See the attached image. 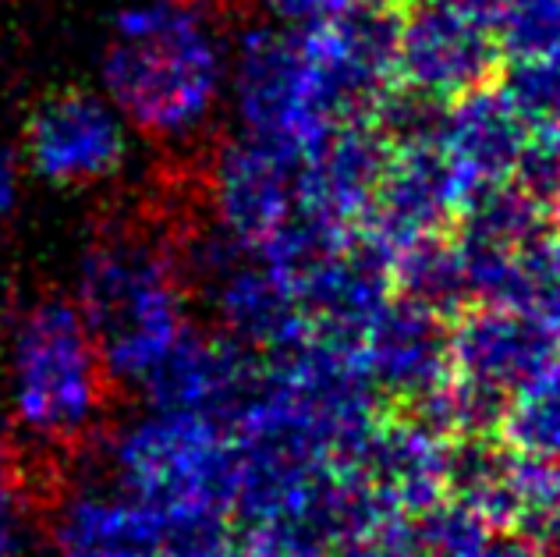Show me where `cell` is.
I'll list each match as a JSON object with an SVG mask.
<instances>
[{
    "instance_id": "1",
    "label": "cell",
    "mask_w": 560,
    "mask_h": 557,
    "mask_svg": "<svg viewBox=\"0 0 560 557\" xmlns=\"http://www.w3.org/2000/svg\"><path fill=\"white\" fill-rule=\"evenodd\" d=\"M231 36L217 0H125L100 79L128 128L202 164L224 136Z\"/></svg>"
},
{
    "instance_id": "2",
    "label": "cell",
    "mask_w": 560,
    "mask_h": 557,
    "mask_svg": "<svg viewBox=\"0 0 560 557\" xmlns=\"http://www.w3.org/2000/svg\"><path fill=\"white\" fill-rule=\"evenodd\" d=\"M171 202L100 228L79 267V313L110 384L139 387L188 327V295L171 259Z\"/></svg>"
},
{
    "instance_id": "3",
    "label": "cell",
    "mask_w": 560,
    "mask_h": 557,
    "mask_svg": "<svg viewBox=\"0 0 560 557\" xmlns=\"http://www.w3.org/2000/svg\"><path fill=\"white\" fill-rule=\"evenodd\" d=\"M110 402L93 334L79 305L43 295L22 313L11 345V408L25 437L43 448L90 441Z\"/></svg>"
},
{
    "instance_id": "4",
    "label": "cell",
    "mask_w": 560,
    "mask_h": 557,
    "mask_svg": "<svg viewBox=\"0 0 560 557\" xmlns=\"http://www.w3.org/2000/svg\"><path fill=\"white\" fill-rule=\"evenodd\" d=\"M107 468L117 490L160 519L188 508L231 511L234 448L228 430L206 416L150 408L121 422L107 441Z\"/></svg>"
},
{
    "instance_id": "5",
    "label": "cell",
    "mask_w": 560,
    "mask_h": 557,
    "mask_svg": "<svg viewBox=\"0 0 560 557\" xmlns=\"http://www.w3.org/2000/svg\"><path fill=\"white\" fill-rule=\"evenodd\" d=\"M228 104L234 121L256 139H267L308 156L337 128L323 104L316 65L302 28L248 22L231 36Z\"/></svg>"
},
{
    "instance_id": "6",
    "label": "cell",
    "mask_w": 560,
    "mask_h": 557,
    "mask_svg": "<svg viewBox=\"0 0 560 557\" xmlns=\"http://www.w3.org/2000/svg\"><path fill=\"white\" fill-rule=\"evenodd\" d=\"M267 359L217 327H185L139 391L150 408L196 413L231 430L238 413L256 398Z\"/></svg>"
},
{
    "instance_id": "7",
    "label": "cell",
    "mask_w": 560,
    "mask_h": 557,
    "mask_svg": "<svg viewBox=\"0 0 560 557\" xmlns=\"http://www.w3.org/2000/svg\"><path fill=\"white\" fill-rule=\"evenodd\" d=\"M128 121L103 93L57 90L25 121V156L54 185H100L128 164Z\"/></svg>"
},
{
    "instance_id": "8",
    "label": "cell",
    "mask_w": 560,
    "mask_h": 557,
    "mask_svg": "<svg viewBox=\"0 0 560 557\" xmlns=\"http://www.w3.org/2000/svg\"><path fill=\"white\" fill-rule=\"evenodd\" d=\"M302 160L294 150L248 131L220 136L202 160L206 207L245 245H259L299 207Z\"/></svg>"
},
{
    "instance_id": "9",
    "label": "cell",
    "mask_w": 560,
    "mask_h": 557,
    "mask_svg": "<svg viewBox=\"0 0 560 557\" xmlns=\"http://www.w3.org/2000/svg\"><path fill=\"white\" fill-rule=\"evenodd\" d=\"M504 57L497 50L490 25L444 4L416 0L401 8L397 22V82L454 100L490 85L500 76Z\"/></svg>"
},
{
    "instance_id": "10",
    "label": "cell",
    "mask_w": 560,
    "mask_h": 557,
    "mask_svg": "<svg viewBox=\"0 0 560 557\" xmlns=\"http://www.w3.org/2000/svg\"><path fill=\"white\" fill-rule=\"evenodd\" d=\"M359 359L383 408H408L430 398L454 373L451 320L390 295L365 330Z\"/></svg>"
},
{
    "instance_id": "11",
    "label": "cell",
    "mask_w": 560,
    "mask_h": 557,
    "mask_svg": "<svg viewBox=\"0 0 560 557\" xmlns=\"http://www.w3.org/2000/svg\"><path fill=\"white\" fill-rule=\"evenodd\" d=\"M302 299L308 337L359 351L373 316L394 295L390 248L362 224L351 228L348 242L294 288Z\"/></svg>"
},
{
    "instance_id": "12",
    "label": "cell",
    "mask_w": 560,
    "mask_h": 557,
    "mask_svg": "<svg viewBox=\"0 0 560 557\" xmlns=\"http://www.w3.org/2000/svg\"><path fill=\"white\" fill-rule=\"evenodd\" d=\"M462 202L465 185L444 146H397L390 150L387 171H383L376 196L359 224L394 253L397 245L419 239V234L454 231Z\"/></svg>"
},
{
    "instance_id": "13",
    "label": "cell",
    "mask_w": 560,
    "mask_h": 557,
    "mask_svg": "<svg viewBox=\"0 0 560 557\" xmlns=\"http://www.w3.org/2000/svg\"><path fill=\"white\" fill-rule=\"evenodd\" d=\"M447 444L405 413L383 408L373 430L334 468L362 479L397 515H419L447 497Z\"/></svg>"
},
{
    "instance_id": "14",
    "label": "cell",
    "mask_w": 560,
    "mask_h": 557,
    "mask_svg": "<svg viewBox=\"0 0 560 557\" xmlns=\"http://www.w3.org/2000/svg\"><path fill=\"white\" fill-rule=\"evenodd\" d=\"M560 337L536 313L511 305H471L451 324L454 373L514 398L557 359Z\"/></svg>"
},
{
    "instance_id": "15",
    "label": "cell",
    "mask_w": 560,
    "mask_h": 557,
    "mask_svg": "<svg viewBox=\"0 0 560 557\" xmlns=\"http://www.w3.org/2000/svg\"><path fill=\"white\" fill-rule=\"evenodd\" d=\"M202 305L210 310L217 330L262 359L284 356L308 337L299 291L288 277L267 267L256 248L202 299Z\"/></svg>"
},
{
    "instance_id": "16",
    "label": "cell",
    "mask_w": 560,
    "mask_h": 557,
    "mask_svg": "<svg viewBox=\"0 0 560 557\" xmlns=\"http://www.w3.org/2000/svg\"><path fill=\"white\" fill-rule=\"evenodd\" d=\"M57 557H164V519L125 490L79 487L54 511Z\"/></svg>"
},
{
    "instance_id": "17",
    "label": "cell",
    "mask_w": 560,
    "mask_h": 557,
    "mask_svg": "<svg viewBox=\"0 0 560 557\" xmlns=\"http://www.w3.org/2000/svg\"><path fill=\"white\" fill-rule=\"evenodd\" d=\"M390 142L373 121H351L334 128L313 153L302 160L299 202L341 224H359L387 171Z\"/></svg>"
},
{
    "instance_id": "18",
    "label": "cell",
    "mask_w": 560,
    "mask_h": 557,
    "mask_svg": "<svg viewBox=\"0 0 560 557\" xmlns=\"http://www.w3.org/2000/svg\"><path fill=\"white\" fill-rule=\"evenodd\" d=\"M528 139L533 136H528L525 121L497 90V82L454 96L447 104L444 131H440V146L458 171L465 196L471 188L508 182Z\"/></svg>"
},
{
    "instance_id": "19",
    "label": "cell",
    "mask_w": 560,
    "mask_h": 557,
    "mask_svg": "<svg viewBox=\"0 0 560 557\" xmlns=\"http://www.w3.org/2000/svg\"><path fill=\"white\" fill-rule=\"evenodd\" d=\"M390 285L394 295L416 302L430 313H440L451 324L476 305L454 231L419 234V239L397 245L390 253Z\"/></svg>"
},
{
    "instance_id": "20",
    "label": "cell",
    "mask_w": 560,
    "mask_h": 557,
    "mask_svg": "<svg viewBox=\"0 0 560 557\" xmlns=\"http://www.w3.org/2000/svg\"><path fill=\"white\" fill-rule=\"evenodd\" d=\"M557 221L560 213L547 210L508 178L471 188L458 210V221H454V239L465 245L497 248V253H518L525 242H533Z\"/></svg>"
},
{
    "instance_id": "21",
    "label": "cell",
    "mask_w": 560,
    "mask_h": 557,
    "mask_svg": "<svg viewBox=\"0 0 560 557\" xmlns=\"http://www.w3.org/2000/svg\"><path fill=\"white\" fill-rule=\"evenodd\" d=\"M500 437L518 454L560 462V351L547 370L511 398Z\"/></svg>"
},
{
    "instance_id": "22",
    "label": "cell",
    "mask_w": 560,
    "mask_h": 557,
    "mask_svg": "<svg viewBox=\"0 0 560 557\" xmlns=\"http://www.w3.org/2000/svg\"><path fill=\"white\" fill-rule=\"evenodd\" d=\"M497 90L525 121L528 136L560 146V54L511 61L497 76Z\"/></svg>"
},
{
    "instance_id": "23",
    "label": "cell",
    "mask_w": 560,
    "mask_h": 557,
    "mask_svg": "<svg viewBox=\"0 0 560 557\" xmlns=\"http://www.w3.org/2000/svg\"><path fill=\"white\" fill-rule=\"evenodd\" d=\"M490 33L508 65L560 54V0H500Z\"/></svg>"
},
{
    "instance_id": "24",
    "label": "cell",
    "mask_w": 560,
    "mask_h": 557,
    "mask_svg": "<svg viewBox=\"0 0 560 557\" xmlns=\"http://www.w3.org/2000/svg\"><path fill=\"white\" fill-rule=\"evenodd\" d=\"M405 536L411 547H419L430 557H479L482 547L490 544L493 530L471 508L454 501V497H444L419 515H408Z\"/></svg>"
},
{
    "instance_id": "25",
    "label": "cell",
    "mask_w": 560,
    "mask_h": 557,
    "mask_svg": "<svg viewBox=\"0 0 560 557\" xmlns=\"http://www.w3.org/2000/svg\"><path fill=\"white\" fill-rule=\"evenodd\" d=\"M447 104L451 100L430 96V93L416 90V85L394 82L390 90L380 96L370 121L376 125L380 136L390 142V150H397V146L440 142Z\"/></svg>"
},
{
    "instance_id": "26",
    "label": "cell",
    "mask_w": 560,
    "mask_h": 557,
    "mask_svg": "<svg viewBox=\"0 0 560 557\" xmlns=\"http://www.w3.org/2000/svg\"><path fill=\"white\" fill-rule=\"evenodd\" d=\"M164 557H242V530L224 508H188L164 519Z\"/></svg>"
},
{
    "instance_id": "27",
    "label": "cell",
    "mask_w": 560,
    "mask_h": 557,
    "mask_svg": "<svg viewBox=\"0 0 560 557\" xmlns=\"http://www.w3.org/2000/svg\"><path fill=\"white\" fill-rule=\"evenodd\" d=\"M511 182L547 210L560 213V146L547 139H528Z\"/></svg>"
},
{
    "instance_id": "28",
    "label": "cell",
    "mask_w": 560,
    "mask_h": 557,
    "mask_svg": "<svg viewBox=\"0 0 560 557\" xmlns=\"http://www.w3.org/2000/svg\"><path fill=\"white\" fill-rule=\"evenodd\" d=\"M365 0H259V8L267 11V19L288 28H305L316 22H327L334 14H341Z\"/></svg>"
},
{
    "instance_id": "29",
    "label": "cell",
    "mask_w": 560,
    "mask_h": 557,
    "mask_svg": "<svg viewBox=\"0 0 560 557\" xmlns=\"http://www.w3.org/2000/svg\"><path fill=\"white\" fill-rule=\"evenodd\" d=\"M401 525H405V519H397L376 533L337 539V544L327 550V557H397V550H401Z\"/></svg>"
},
{
    "instance_id": "30",
    "label": "cell",
    "mask_w": 560,
    "mask_h": 557,
    "mask_svg": "<svg viewBox=\"0 0 560 557\" xmlns=\"http://www.w3.org/2000/svg\"><path fill=\"white\" fill-rule=\"evenodd\" d=\"M479 557H542V554L518 533H493Z\"/></svg>"
},
{
    "instance_id": "31",
    "label": "cell",
    "mask_w": 560,
    "mask_h": 557,
    "mask_svg": "<svg viewBox=\"0 0 560 557\" xmlns=\"http://www.w3.org/2000/svg\"><path fill=\"white\" fill-rule=\"evenodd\" d=\"M14 199H19V167H14V156L8 150H0V224L14 210Z\"/></svg>"
},
{
    "instance_id": "32",
    "label": "cell",
    "mask_w": 560,
    "mask_h": 557,
    "mask_svg": "<svg viewBox=\"0 0 560 557\" xmlns=\"http://www.w3.org/2000/svg\"><path fill=\"white\" fill-rule=\"evenodd\" d=\"M444 4L458 8V11L471 14V19H479V22L490 25V22H493V14H497V8H500V0H444Z\"/></svg>"
},
{
    "instance_id": "33",
    "label": "cell",
    "mask_w": 560,
    "mask_h": 557,
    "mask_svg": "<svg viewBox=\"0 0 560 557\" xmlns=\"http://www.w3.org/2000/svg\"><path fill=\"white\" fill-rule=\"evenodd\" d=\"M397 557H430V554H422L419 547H411L408 536H405V525H401V550H397Z\"/></svg>"
},
{
    "instance_id": "34",
    "label": "cell",
    "mask_w": 560,
    "mask_h": 557,
    "mask_svg": "<svg viewBox=\"0 0 560 557\" xmlns=\"http://www.w3.org/2000/svg\"><path fill=\"white\" fill-rule=\"evenodd\" d=\"M550 557H560V550H557V554H550Z\"/></svg>"
}]
</instances>
